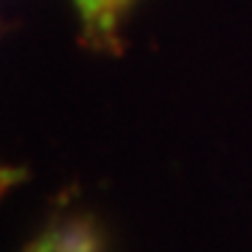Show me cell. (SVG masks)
<instances>
[{"mask_svg": "<svg viewBox=\"0 0 252 252\" xmlns=\"http://www.w3.org/2000/svg\"><path fill=\"white\" fill-rule=\"evenodd\" d=\"M36 252H101V235L90 219H64L34 244Z\"/></svg>", "mask_w": 252, "mask_h": 252, "instance_id": "6da1fadb", "label": "cell"}, {"mask_svg": "<svg viewBox=\"0 0 252 252\" xmlns=\"http://www.w3.org/2000/svg\"><path fill=\"white\" fill-rule=\"evenodd\" d=\"M28 252H36V250H34V247H31V250H28Z\"/></svg>", "mask_w": 252, "mask_h": 252, "instance_id": "7a4b0ae2", "label": "cell"}]
</instances>
